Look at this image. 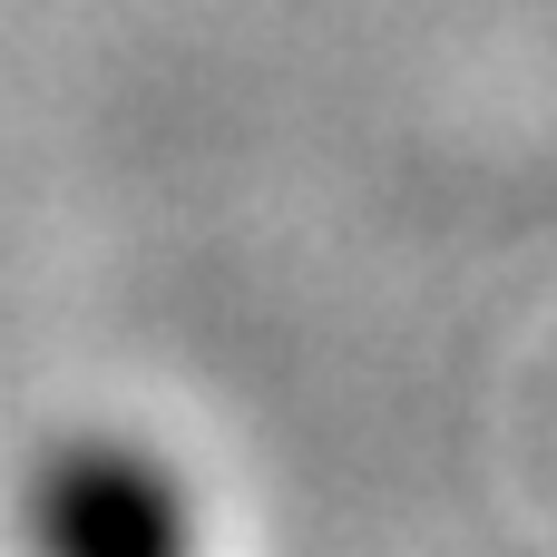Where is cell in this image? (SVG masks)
Instances as JSON below:
<instances>
[{
	"instance_id": "obj_1",
	"label": "cell",
	"mask_w": 557,
	"mask_h": 557,
	"mask_svg": "<svg viewBox=\"0 0 557 557\" xmlns=\"http://www.w3.org/2000/svg\"><path fill=\"white\" fill-rule=\"evenodd\" d=\"M29 548L39 557H196V499L137 441H69L29 480Z\"/></svg>"
}]
</instances>
